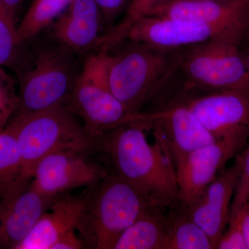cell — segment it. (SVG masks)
<instances>
[{
    "instance_id": "cell-1",
    "label": "cell",
    "mask_w": 249,
    "mask_h": 249,
    "mask_svg": "<svg viewBox=\"0 0 249 249\" xmlns=\"http://www.w3.org/2000/svg\"><path fill=\"white\" fill-rule=\"evenodd\" d=\"M145 131L142 123L128 121L105 134L94 146L107 155L115 174L150 204L174 209L181 204L175 164L160 142H148Z\"/></svg>"
},
{
    "instance_id": "cell-2",
    "label": "cell",
    "mask_w": 249,
    "mask_h": 249,
    "mask_svg": "<svg viewBox=\"0 0 249 249\" xmlns=\"http://www.w3.org/2000/svg\"><path fill=\"white\" fill-rule=\"evenodd\" d=\"M182 49L157 48L129 39L117 44L107 55L111 93L130 114L140 111L175 74Z\"/></svg>"
},
{
    "instance_id": "cell-3",
    "label": "cell",
    "mask_w": 249,
    "mask_h": 249,
    "mask_svg": "<svg viewBox=\"0 0 249 249\" xmlns=\"http://www.w3.org/2000/svg\"><path fill=\"white\" fill-rule=\"evenodd\" d=\"M137 190L116 174L97 184L94 194L86 197V208L76 231L84 247L113 249L118 239L150 206Z\"/></svg>"
},
{
    "instance_id": "cell-4",
    "label": "cell",
    "mask_w": 249,
    "mask_h": 249,
    "mask_svg": "<svg viewBox=\"0 0 249 249\" xmlns=\"http://www.w3.org/2000/svg\"><path fill=\"white\" fill-rule=\"evenodd\" d=\"M7 126L16 135L23 182L27 186L36 165L46 156L58 150H88L93 147L83 126L65 105L14 116Z\"/></svg>"
},
{
    "instance_id": "cell-5",
    "label": "cell",
    "mask_w": 249,
    "mask_h": 249,
    "mask_svg": "<svg viewBox=\"0 0 249 249\" xmlns=\"http://www.w3.org/2000/svg\"><path fill=\"white\" fill-rule=\"evenodd\" d=\"M243 40L222 36L181 50L175 73L184 90L215 91L249 88V74L240 46Z\"/></svg>"
},
{
    "instance_id": "cell-6",
    "label": "cell",
    "mask_w": 249,
    "mask_h": 249,
    "mask_svg": "<svg viewBox=\"0 0 249 249\" xmlns=\"http://www.w3.org/2000/svg\"><path fill=\"white\" fill-rule=\"evenodd\" d=\"M108 52L101 48L88 55L65 104L70 112L82 119L93 146L105 134L127 122L130 114L108 86Z\"/></svg>"
},
{
    "instance_id": "cell-7",
    "label": "cell",
    "mask_w": 249,
    "mask_h": 249,
    "mask_svg": "<svg viewBox=\"0 0 249 249\" xmlns=\"http://www.w3.org/2000/svg\"><path fill=\"white\" fill-rule=\"evenodd\" d=\"M75 54L59 44L36 52L21 74L14 117L66 103L81 70Z\"/></svg>"
},
{
    "instance_id": "cell-8",
    "label": "cell",
    "mask_w": 249,
    "mask_h": 249,
    "mask_svg": "<svg viewBox=\"0 0 249 249\" xmlns=\"http://www.w3.org/2000/svg\"><path fill=\"white\" fill-rule=\"evenodd\" d=\"M171 102L189 109L217 140L249 135V88L215 91L185 90Z\"/></svg>"
},
{
    "instance_id": "cell-9",
    "label": "cell",
    "mask_w": 249,
    "mask_h": 249,
    "mask_svg": "<svg viewBox=\"0 0 249 249\" xmlns=\"http://www.w3.org/2000/svg\"><path fill=\"white\" fill-rule=\"evenodd\" d=\"M131 121L142 123L146 130L153 132L156 140L169 155L175 166L196 149L218 141L189 109L171 101L157 110L132 113L128 118Z\"/></svg>"
},
{
    "instance_id": "cell-10",
    "label": "cell",
    "mask_w": 249,
    "mask_h": 249,
    "mask_svg": "<svg viewBox=\"0 0 249 249\" xmlns=\"http://www.w3.org/2000/svg\"><path fill=\"white\" fill-rule=\"evenodd\" d=\"M87 152L63 150L46 156L36 165L29 186L49 197L75 188L96 186L108 173L104 167L87 157Z\"/></svg>"
},
{
    "instance_id": "cell-11",
    "label": "cell",
    "mask_w": 249,
    "mask_h": 249,
    "mask_svg": "<svg viewBox=\"0 0 249 249\" xmlns=\"http://www.w3.org/2000/svg\"><path fill=\"white\" fill-rule=\"evenodd\" d=\"M249 134L234 136L199 147L175 165L181 204L188 208L246 145Z\"/></svg>"
},
{
    "instance_id": "cell-12",
    "label": "cell",
    "mask_w": 249,
    "mask_h": 249,
    "mask_svg": "<svg viewBox=\"0 0 249 249\" xmlns=\"http://www.w3.org/2000/svg\"><path fill=\"white\" fill-rule=\"evenodd\" d=\"M222 36H246L206 23L145 16L132 23L125 39L165 49L185 48Z\"/></svg>"
},
{
    "instance_id": "cell-13",
    "label": "cell",
    "mask_w": 249,
    "mask_h": 249,
    "mask_svg": "<svg viewBox=\"0 0 249 249\" xmlns=\"http://www.w3.org/2000/svg\"><path fill=\"white\" fill-rule=\"evenodd\" d=\"M147 16L206 23L246 37L249 34V0H173Z\"/></svg>"
},
{
    "instance_id": "cell-14",
    "label": "cell",
    "mask_w": 249,
    "mask_h": 249,
    "mask_svg": "<svg viewBox=\"0 0 249 249\" xmlns=\"http://www.w3.org/2000/svg\"><path fill=\"white\" fill-rule=\"evenodd\" d=\"M105 24L102 13L95 0H73L50 27L57 43L76 54L104 47Z\"/></svg>"
},
{
    "instance_id": "cell-15",
    "label": "cell",
    "mask_w": 249,
    "mask_h": 249,
    "mask_svg": "<svg viewBox=\"0 0 249 249\" xmlns=\"http://www.w3.org/2000/svg\"><path fill=\"white\" fill-rule=\"evenodd\" d=\"M240 175L237 160L222 170L191 206L186 208L193 220L212 241L214 249L229 224L231 206Z\"/></svg>"
},
{
    "instance_id": "cell-16",
    "label": "cell",
    "mask_w": 249,
    "mask_h": 249,
    "mask_svg": "<svg viewBox=\"0 0 249 249\" xmlns=\"http://www.w3.org/2000/svg\"><path fill=\"white\" fill-rule=\"evenodd\" d=\"M55 197L43 196L29 185L20 193L0 199V247L15 249Z\"/></svg>"
},
{
    "instance_id": "cell-17",
    "label": "cell",
    "mask_w": 249,
    "mask_h": 249,
    "mask_svg": "<svg viewBox=\"0 0 249 249\" xmlns=\"http://www.w3.org/2000/svg\"><path fill=\"white\" fill-rule=\"evenodd\" d=\"M86 208V197L58 196L42 214L30 233L15 249H51L71 231H76Z\"/></svg>"
},
{
    "instance_id": "cell-18",
    "label": "cell",
    "mask_w": 249,
    "mask_h": 249,
    "mask_svg": "<svg viewBox=\"0 0 249 249\" xmlns=\"http://www.w3.org/2000/svg\"><path fill=\"white\" fill-rule=\"evenodd\" d=\"M168 210L151 206L122 234L113 249H168Z\"/></svg>"
},
{
    "instance_id": "cell-19",
    "label": "cell",
    "mask_w": 249,
    "mask_h": 249,
    "mask_svg": "<svg viewBox=\"0 0 249 249\" xmlns=\"http://www.w3.org/2000/svg\"><path fill=\"white\" fill-rule=\"evenodd\" d=\"M29 186L22 179V162L14 131H0V199L14 196Z\"/></svg>"
},
{
    "instance_id": "cell-20",
    "label": "cell",
    "mask_w": 249,
    "mask_h": 249,
    "mask_svg": "<svg viewBox=\"0 0 249 249\" xmlns=\"http://www.w3.org/2000/svg\"><path fill=\"white\" fill-rule=\"evenodd\" d=\"M170 236L168 249H213L209 236L198 226L185 206L168 210Z\"/></svg>"
},
{
    "instance_id": "cell-21",
    "label": "cell",
    "mask_w": 249,
    "mask_h": 249,
    "mask_svg": "<svg viewBox=\"0 0 249 249\" xmlns=\"http://www.w3.org/2000/svg\"><path fill=\"white\" fill-rule=\"evenodd\" d=\"M73 0H34L17 26L18 36L23 44L50 27L63 14Z\"/></svg>"
},
{
    "instance_id": "cell-22",
    "label": "cell",
    "mask_w": 249,
    "mask_h": 249,
    "mask_svg": "<svg viewBox=\"0 0 249 249\" xmlns=\"http://www.w3.org/2000/svg\"><path fill=\"white\" fill-rule=\"evenodd\" d=\"M17 23L0 2V66L9 67L19 59L23 45L18 34Z\"/></svg>"
},
{
    "instance_id": "cell-23",
    "label": "cell",
    "mask_w": 249,
    "mask_h": 249,
    "mask_svg": "<svg viewBox=\"0 0 249 249\" xmlns=\"http://www.w3.org/2000/svg\"><path fill=\"white\" fill-rule=\"evenodd\" d=\"M172 1L173 0H132L120 22L109 31L113 40L116 42L124 40L134 21L148 16L153 10Z\"/></svg>"
},
{
    "instance_id": "cell-24",
    "label": "cell",
    "mask_w": 249,
    "mask_h": 249,
    "mask_svg": "<svg viewBox=\"0 0 249 249\" xmlns=\"http://www.w3.org/2000/svg\"><path fill=\"white\" fill-rule=\"evenodd\" d=\"M18 89L12 77L0 66V131L6 128L17 111Z\"/></svg>"
},
{
    "instance_id": "cell-25",
    "label": "cell",
    "mask_w": 249,
    "mask_h": 249,
    "mask_svg": "<svg viewBox=\"0 0 249 249\" xmlns=\"http://www.w3.org/2000/svg\"><path fill=\"white\" fill-rule=\"evenodd\" d=\"M235 160L240 167V175L231 206L230 217L243 209L249 200V144L236 155Z\"/></svg>"
},
{
    "instance_id": "cell-26",
    "label": "cell",
    "mask_w": 249,
    "mask_h": 249,
    "mask_svg": "<svg viewBox=\"0 0 249 249\" xmlns=\"http://www.w3.org/2000/svg\"><path fill=\"white\" fill-rule=\"evenodd\" d=\"M228 226L218 242L217 249H248L242 226V209L229 217Z\"/></svg>"
},
{
    "instance_id": "cell-27",
    "label": "cell",
    "mask_w": 249,
    "mask_h": 249,
    "mask_svg": "<svg viewBox=\"0 0 249 249\" xmlns=\"http://www.w3.org/2000/svg\"><path fill=\"white\" fill-rule=\"evenodd\" d=\"M102 13L105 24L110 26L119 16L124 14L132 0H95Z\"/></svg>"
},
{
    "instance_id": "cell-28",
    "label": "cell",
    "mask_w": 249,
    "mask_h": 249,
    "mask_svg": "<svg viewBox=\"0 0 249 249\" xmlns=\"http://www.w3.org/2000/svg\"><path fill=\"white\" fill-rule=\"evenodd\" d=\"M84 248L80 237L76 235V231L67 232L61 236L52 246L51 249H80Z\"/></svg>"
},
{
    "instance_id": "cell-29",
    "label": "cell",
    "mask_w": 249,
    "mask_h": 249,
    "mask_svg": "<svg viewBox=\"0 0 249 249\" xmlns=\"http://www.w3.org/2000/svg\"><path fill=\"white\" fill-rule=\"evenodd\" d=\"M0 2L9 11L11 16L16 19L18 11L24 2V0H0Z\"/></svg>"
},
{
    "instance_id": "cell-30",
    "label": "cell",
    "mask_w": 249,
    "mask_h": 249,
    "mask_svg": "<svg viewBox=\"0 0 249 249\" xmlns=\"http://www.w3.org/2000/svg\"><path fill=\"white\" fill-rule=\"evenodd\" d=\"M242 226L245 232L247 249H249V200L242 209Z\"/></svg>"
},
{
    "instance_id": "cell-31",
    "label": "cell",
    "mask_w": 249,
    "mask_h": 249,
    "mask_svg": "<svg viewBox=\"0 0 249 249\" xmlns=\"http://www.w3.org/2000/svg\"><path fill=\"white\" fill-rule=\"evenodd\" d=\"M240 48L249 74V34L241 44Z\"/></svg>"
},
{
    "instance_id": "cell-32",
    "label": "cell",
    "mask_w": 249,
    "mask_h": 249,
    "mask_svg": "<svg viewBox=\"0 0 249 249\" xmlns=\"http://www.w3.org/2000/svg\"><path fill=\"white\" fill-rule=\"evenodd\" d=\"M197 1H202V0H197Z\"/></svg>"
}]
</instances>
